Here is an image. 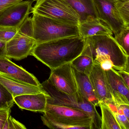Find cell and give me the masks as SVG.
Segmentation results:
<instances>
[{"instance_id": "obj_32", "label": "cell", "mask_w": 129, "mask_h": 129, "mask_svg": "<svg viewBox=\"0 0 129 129\" xmlns=\"http://www.w3.org/2000/svg\"><path fill=\"white\" fill-rule=\"evenodd\" d=\"M12 5H13V4H12ZM12 5H9V6H7L5 7L0 6V15H1V13H2L4 11H5L7 8H9V7L11 6H12Z\"/></svg>"}, {"instance_id": "obj_9", "label": "cell", "mask_w": 129, "mask_h": 129, "mask_svg": "<svg viewBox=\"0 0 129 129\" xmlns=\"http://www.w3.org/2000/svg\"><path fill=\"white\" fill-rule=\"evenodd\" d=\"M48 80L58 89L67 94L78 91V86L71 62L52 69Z\"/></svg>"}, {"instance_id": "obj_13", "label": "cell", "mask_w": 129, "mask_h": 129, "mask_svg": "<svg viewBox=\"0 0 129 129\" xmlns=\"http://www.w3.org/2000/svg\"><path fill=\"white\" fill-rule=\"evenodd\" d=\"M113 100L116 107L129 105V89L117 71L112 68L105 71Z\"/></svg>"}, {"instance_id": "obj_1", "label": "cell", "mask_w": 129, "mask_h": 129, "mask_svg": "<svg viewBox=\"0 0 129 129\" xmlns=\"http://www.w3.org/2000/svg\"><path fill=\"white\" fill-rule=\"evenodd\" d=\"M86 38L80 36L56 39L37 44L31 53L51 70L71 62L81 54Z\"/></svg>"}, {"instance_id": "obj_28", "label": "cell", "mask_w": 129, "mask_h": 129, "mask_svg": "<svg viewBox=\"0 0 129 129\" xmlns=\"http://www.w3.org/2000/svg\"><path fill=\"white\" fill-rule=\"evenodd\" d=\"M118 74L121 77L126 86L129 87V73L126 71H117Z\"/></svg>"}, {"instance_id": "obj_22", "label": "cell", "mask_w": 129, "mask_h": 129, "mask_svg": "<svg viewBox=\"0 0 129 129\" xmlns=\"http://www.w3.org/2000/svg\"><path fill=\"white\" fill-rule=\"evenodd\" d=\"M14 98L7 89L0 83V109L11 108L14 105Z\"/></svg>"}, {"instance_id": "obj_11", "label": "cell", "mask_w": 129, "mask_h": 129, "mask_svg": "<svg viewBox=\"0 0 129 129\" xmlns=\"http://www.w3.org/2000/svg\"><path fill=\"white\" fill-rule=\"evenodd\" d=\"M34 0L13 4L0 15V26L19 28L31 13Z\"/></svg>"}, {"instance_id": "obj_25", "label": "cell", "mask_w": 129, "mask_h": 129, "mask_svg": "<svg viewBox=\"0 0 129 129\" xmlns=\"http://www.w3.org/2000/svg\"><path fill=\"white\" fill-rule=\"evenodd\" d=\"M113 111L121 129H129V120L116 106L110 108Z\"/></svg>"}, {"instance_id": "obj_2", "label": "cell", "mask_w": 129, "mask_h": 129, "mask_svg": "<svg viewBox=\"0 0 129 129\" xmlns=\"http://www.w3.org/2000/svg\"><path fill=\"white\" fill-rule=\"evenodd\" d=\"M83 51L89 55L93 63L109 64L117 71L129 72V57L112 36L96 35L86 38Z\"/></svg>"}, {"instance_id": "obj_31", "label": "cell", "mask_w": 129, "mask_h": 129, "mask_svg": "<svg viewBox=\"0 0 129 129\" xmlns=\"http://www.w3.org/2000/svg\"><path fill=\"white\" fill-rule=\"evenodd\" d=\"M117 108L120 110L123 114L129 120V105L123 104L117 106Z\"/></svg>"}, {"instance_id": "obj_7", "label": "cell", "mask_w": 129, "mask_h": 129, "mask_svg": "<svg viewBox=\"0 0 129 129\" xmlns=\"http://www.w3.org/2000/svg\"><path fill=\"white\" fill-rule=\"evenodd\" d=\"M31 13L71 24H79L77 15L61 0H38Z\"/></svg>"}, {"instance_id": "obj_21", "label": "cell", "mask_w": 129, "mask_h": 129, "mask_svg": "<svg viewBox=\"0 0 129 129\" xmlns=\"http://www.w3.org/2000/svg\"><path fill=\"white\" fill-rule=\"evenodd\" d=\"M114 39L126 55L129 56V27L125 28L119 34L115 36Z\"/></svg>"}, {"instance_id": "obj_17", "label": "cell", "mask_w": 129, "mask_h": 129, "mask_svg": "<svg viewBox=\"0 0 129 129\" xmlns=\"http://www.w3.org/2000/svg\"><path fill=\"white\" fill-rule=\"evenodd\" d=\"M78 27L80 36L84 38L96 35H113L110 28L99 19H90L79 22Z\"/></svg>"}, {"instance_id": "obj_24", "label": "cell", "mask_w": 129, "mask_h": 129, "mask_svg": "<svg viewBox=\"0 0 129 129\" xmlns=\"http://www.w3.org/2000/svg\"><path fill=\"white\" fill-rule=\"evenodd\" d=\"M19 28L0 26V40L7 43L14 37Z\"/></svg>"}, {"instance_id": "obj_18", "label": "cell", "mask_w": 129, "mask_h": 129, "mask_svg": "<svg viewBox=\"0 0 129 129\" xmlns=\"http://www.w3.org/2000/svg\"><path fill=\"white\" fill-rule=\"evenodd\" d=\"M72 68L77 84L78 90L95 106H99V101L96 96L88 75L78 71L73 66Z\"/></svg>"}, {"instance_id": "obj_19", "label": "cell", "mask_w": 129, "mask_h": 129, "mask_svg": "<svg viewBox=\"0 0 129 129\" xmlns=\"http://www.w3.org/2000/svg\"><path fill=\"white\" fill-rule=\"evenodd\" d=\"M102 112L101 129H121L113 111L106 103L100 102Z\"/></svg>"}, {"instance_id": "obj_10", "label": "cell", "mask_w": 129, "mask_h": 129, "mask_svg": "<svg viewBox=\"0 0 129 129\" xmlns=\"http://www.w3.org/2000/svg\"><path fill=\"white\" fill-rule=\"evenodd\" d=\"M88 77L99 102H102L108 105L115 106L105 71L102 68L100 64L93 63Z\"/></svg>"}, {"instance_id": "obj_3", "label": "cell", "mask_w": 129, "mask_h": 129, "mask_svg": "<svg viewBox=\"0 0 129 129\" xmlns=\"http://www.w3.org/2000/svg\"><path fill=\"white\" fill-rule=\"evenodd\" d=\"M41 119L53 129H91L92 120L86 112L74 108L47 103Z\"/></svg>"}, {"instance_id": "obj_5", "label": "cell", "mask_w": 129, "mask_h": 129, "mask_svg": "<svg viewBox=\"0 0 129 129\" xmlns=\"http://www.w3.org/2000/svg\"><path fill=\"white\" fill-rule=\"evenodd\" d=\"M32 13L33 37L37 45L59 38L80 35L78 25Z\"/></svg>"}, {"instance_id": "obj_4", "label": "cell", "mask_w": 129, "mask_h": 129, "mask_svg": "<svg viewBox=\"0 0 129 129\" xmlns=\"http://www.w3.org/2000/svg\"><path fill=\"white\" fill-rule=\"evenodd\" d=\"M41 85L49 95L47 99V103L71 107L83 111L92 118L91 129H101V117L96 111V106L83 96L78 90L73 94L65 93L56 88L48 79Z\"/></svg>"}, {"instance_id": "obj_12", "label": "cell", "mask_w": 129, "mask_h": 129, "mask_svg": "<svg viewBox=\"0 0 129 129\" xmlns=\"http://www.w3.org/2000/svg\"><path fill=\"white\" fill-rule=\"evenodd\" d=\"M0 74L30 85L41 86V84L34 75L7 58H0Z\"/></svg>"}, {"instance_id": "obj_14", "label": "cell", "mask_w": 129, "mask_h": 129, "mask_svg": "<svg viewBox=\"0 0 129 129\" xmlns=\"http://www.w3.org/2000/svg\"><path fill=\"white\" fill-rule=\"evenodd\" d=\"M49 96L47 93L44 92L24 94L14 97V100L15 103L22 109L44 112Z\"/></svg>"}, {"instance_id": "obj_26", "label": "cell", "mask_w": 129, "mask_h": 129, "mask_svg": "<svg viewBox=\"0 0 129 129\" xmlns=\"http://www.w3.org/2000/svg\"><path fill=\"white\" fill-rule=\"evenodd\" d=\"M25 125L12 117L10 115L3 129H26Z\"/></svg>"}, {"instance_id": "obj_15", "label": "cell", "mask_w": 129, "mask_h": 129, "mask_svg": "<svg viewBox=\"0 0 129 129\" xmlns=\"http://www.w3.org/2000/svg\"><path fill=\"white\" fill-rule=\"evenodd\" d=\"M77 15L79 22L99 19L94 0H61Z\"/></svg>"}, {"instance_id": "obj_8", "label": "cell", "mask_w": 129, "mask_h": 129, "mask_svg": "<svg viewBox=\"0 0 129 129\" xmlns=\"http://www.w3.org/2000/svg\"><path fill=\"white\" fill-rule=\"evenodd\" d=\"M116 2V0H94L99 18L110 28L115 36L129 27L120 16Z\"/></svg>"}, {"instance_id": "obj_23", "label": "cell", "mask_w": 129, "mask_h": 129, "mask_svg": "<svg viewBox=\"0 0 129 129\" xmlns=\"http://www.w3.org/2000/svg\"><path fill=\"white\" fill-rule=\"evenodd\" d=\"M116 6L123 21L129 25V0H116Z\"/></svg>"}, {"instance_id": "obj_6", "label": "cell", "mask_w": 129, "mask_h": 129, "mask_svg": "<svg viewBox=\"0 0 129 129\" xmlns=\"http://www.w3.org/2000/svg\"><path fill=\"white\" fill-rule=\"evenodd\" d=\"M37 45L33 37L32 18L28 17L13 38L6 43L7 58L21 60L30 55Z\"/></svg>"}, {"instance_id": "obj_20", "label": "cell", "mask_w": 129, "mask_h": 129, "mask_svg": "<svg viewBox=\"0 0 129 129\" xmlns=\"http://www.w3.org/2000/svg\"><path fill=\"white\" fill-rule=\"evenodd\" d=\"M72 65L78 71L89 75L92 68L93 61L92 57L83 50L81 55L71 62Z\"/></svg>"}, {"instance_id": "obj_29", "label": "cell", "mask_w": 129, "mask_h": 129, "mask_svg": "<svg viewBox=\"0 0 129 129\" xmlns=\"http://www.w3.org/2000/svg\"><path fill=\"white\" fill-rule=\"evenodd\" d=\"M24 0H0V6L5 7L21 2ZM37 1L38 0H34Z\"/></svg>"}, {"instance_id": "obj_16", "label": "cell", "mask_w": 129, "mask_h": 129, "mask_svg": "<svg viewBox=\"0 0 129 129\" xmlns=\"http://www.w3.org/2000/svg\"><path fill=\"white\" fill-rule=\"evenodd\" d=\"M0 83L10 93L13 98L20 95L46 93L41 87L30 85L0 74Z\"/></svg>"}, {"instance_id": "obj_30", "label": "cell", "mask_w": 129, "mask_h": 129, "mask_svg": "<svg viewBox=\"0 0 129 129\" xmlns=\"http://www.w3.org/2000/svg\"><path fill=\"white\" fill-rule=\"evenodd\" d=\"M6 43L0 40V58H7Z\"/></svg>"}, {"instance_id": "obj_27", "label": "cell", "mask_w": 129, "mask_h": 129, "mask_svg": "<svg viewBox=\"0 0 129 129\" xmlns=\"http://www.w3.org/2000/svg\"><path fill=\"white\" fill-rule=\"evenodd\" d=\"M10 108L0 109V129H3L5 123L10 115Z\"/></svg>"}]
</instances>
